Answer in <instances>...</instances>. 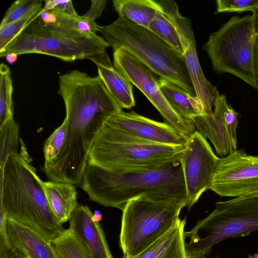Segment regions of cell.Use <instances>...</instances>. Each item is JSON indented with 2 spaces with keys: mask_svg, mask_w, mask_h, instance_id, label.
<instances>
[{
  "mask_svg": "<svg viewBox=\"0 0 258 258\" xmlns=\"http://www.w3.org/2000/svg\"><path fill=\"white\" fill-rule=\"evenodd\" d=\"M220 158L213 151L206 139L196 131L186 143L180 161L186 192L188 210L202 194L210 189Z\"/></svg>",
  "mask_w": 258,
  "mask_h": 258,
  "instance_id": "cell-12",
  "label": "cell"
},
{
  "mask_svg": "<svg viewBox=\"0 0 258 258\" xmlns=\"http://www.w3.org/2000/svg\"><path fill=\"white\" fill-rule=\"evenodd\" d=\"M13 84L8 66L0 65V126L13 117Z\"/></svg>",
  "mask_w": 258,
  "mask_h": 258,
  "instance_id": "cell-26",
  "label": "cell"
},
{
  "mask_svg": "<svg viewBox=\"0 0 258 258\" xmlns=\"http://www.w3.org/2000/svg\"><path fill=\"white\" fill-rule=\"evenodd\" d=\"M105 124L142 139L166 145H184L186 141L169 124L158 122L134 111L122 110L112 115Z\"/></svg>",
  "mask_w": 258,
  "mask_h": 258,
  "instance_id": "cell-15",
  "label": "cell"
},
{
  "mask_svg": "<svg viewBox=\"0 0 258 258\" xmlns=\"http://www.w3.org/2000/svg\"><path fill=\"white\" fill-rule=\"evenodd\" d=\"M184 145L146 141L105 124L94 141L88 163L116 174L158 169L180 162Z\"/></svg>",
  "mask_w": 258,
  "mask_h": 258,
  "instance_id": "cell-4",
  "label": "cell"
},
{
  "mask_svg": "<svg viewBox=\"0 0 258 258\" xmlns=\"http://www.w3.org/2000/svg\"><path fill=\"white\" fill-rule=\"evenodd\" d=\"M18 55L15 53H9L6 56V59L10 64H12L17 60Z\"/></svg>",
  "mask_w": 258,
  "mask_h": 258,
  "instance_id": "cell-37",
  "label": "cell"
},
{
  "mask_svg": "<svg viewBox=\"0 0 258 258\" xmlns=\"http://www.w3.org/2000/svg\"><path fill=\"white\" fill-rule=\"evenodd\" d=\"M215 14L251 11L258 7V0H217Z\"/></svg>",
  "mask_w": 258,
  "mask_h": 258,
  "instance_id": "cell-31",
  "label": "cell"
},
{
  "mask_svg": "<svg viewBox=\"0 0 258 258\" xmlns=\"http://www.w3.org/2000/svg\"><path fill=\"white\" fill-rule=\"evenodd\" d=\"M148 29L168 44L182 55L180 38L174 26L162 10L157 13L150 23Z\"/></svg>",
  "mask_w": 258,
  "mask_h": 258,
  "instance_id": "cell-25",
  "label": "cell"
},
{
  "mask_svg": "<svg viewBox=\"0 0 258 258\" xmlns=\"http://www.w3.org/2000/svg\"><path fill=\"white\" fill-rule=\"evenodd\" d=\"M258 230V197H236L216 203L215 208L199 221L191 230L185 243L187 258H201L223 240L246 236Z\"/></svg>",
  "mask_w": 258,
  "mask_h": 258,
  "instance_id": "cell-7",
  "label": "cell"
},
{
  "mask_svg": "<svg viewBox=\"0 0 258 258\" xmlns=\"http://www.w3.org/2000/svg\"><path fill=\"white\" fill-rule=\"evenodd\" d=\"M256 37L252 15L234 16L210 34L203 49L216 73L232 74L258 92L254 66Z\"/></svg>",
  "mask_w": 258,
  "mask_h": 258,
  "instance_id": "cell-8",
  "label": "cell"
},
{
  "mask_svg": "<svg viewBox=\"0 0 258 258\" xmlns=\"http://www.w3.org/2000/svg\"><path fill=\"white\" fill-rule=\"evenodd\" d=\"M46 197L55 217L62 224L69 220L71 215L79 204L77 191L74 184L66 182L43 181Z\"/></svg>",
  "mask_w": 258,
  "mask_h": 258,
  "instance_id": "cell-21",
  "label": "cell"
},
{
  "mask_svg": "<svg viewBox=\"0 0 258 258\" xmlns=\"http://www.w3.org/2000/svg\"><path fill=\"white\" fill-rule=\"evenodd\" d=\"M186 201L177 198L158 200L143 194L123 208L119 236L124 256L134 257L168 232L180 219Z\"/></svg>",
  "mask_w": 258,
  "mask_h": 258,
  "instance_id": "cell-6",
  "label": "cell"
},
{
  "mask_svg": "<svg viewBox=\"0 0 258 258\" xmlns=\"http://www.w3.org/2000/svg\"><path fill=\"white\" fill-rule=\"evenodd\" d=\"M160 88L172 108L181 117L191 120L195 116L203 114L197 97H192L177 85L159 78Z\"/></svg>",
  "mask_w": 258,
  "mask_h": 258,
  "instance_id": "cell-22",
  "label": "cell"
},
{
  "mask_svg": "<svg viewBox=\"0 0 258 258\" xmlns=\"http://www.w3.org/2000/svg\"><path fill=\"white\" fill-rule=\"evenodd\" d=\"M0 258H19L18 253L10 243L7 235L6 214L0 212Z\"/></svg>",
  "mask_w": 258,
  "mask_h": 258,
  "instance_id": "cell-32",
  "label": "cell"
},
{
  "mask_svg": "<svg viewBox=\"0 0 258 258\" xmlns=\"http://www.w3.org/2000/svg\"><path fill=\"white\" fill-rule=\"evenodd\" d=\"M210 189L221 197H247L258 190V156L235 150L220 158Z\"/></svg>",
  "mask_w": 258,
  "mask_h": 258,
  "instance_id": "cell-13",
  "label": "cell"
},
{
  "mask_svg": "<svg viewBox=\"0 0 258 258\" xmlns=\"http://www.w3.org/2000/svg\"><path fill=\"white\" fill-rule=\"evenodd\" d=\"M110 46L102 36L92 38L72 39L53 35L40 27L33 21L30 23L3 50L0 56L11 53L46 54L63 61L91 58L103 54Z\"/></svg>",
  "mask_w": 258,
  "mask_h": 258,
  "instance_id": "cell-9",
  "label": "cell"
},
{
  "mask_svg": "<svg viewBox=\"0 0 258 258\" xmlns=\"http://www.w3.org/2000/svg\"><path fill=\"white\" fill-rule=\"evenodd\" d=\"M7 230L20 258H56L50 242L29 227L8 218Z\"/></svg>",
  "mask_w": 258,
  "mask_h": 258,
  "instance_id": "cell-18",
  "label": "cell"
},
{
  "mask_svg": "<svg viewBox=\"0 0 258 258\" xmlns=\"http://www.w3.org/2000/svg\"><path fill=\"white\" fill-rule=\"evenodd\" d=\"M42 8V5H39L18 20L0 27V51L21 33Z\"/></svg>",
  "mask_w": 258,
  "mask_h": 258,
  "instance_id": "cell-29",
  "label": "cell"
},
{
  "mask_svg": "<svg viewBox=\"0 0 258 258\" xmlns=\"http://www.w3.org/2000/svg\"><path fill=\"white\" fill-rule=\"evenodd\" d=\"M58 94L64 103L67 121L66 140L52 168L50 180L80 185L91 147L106 120L121 111L98 75L78 70L59 77Z\"/></svg>",
  "mask_w": 258,
  "mask_h": 258,
  "instance_id": "cell-1",
  "label": "cell"
},
{
  "mask_svg": "<svg viewBox=\"0 0 258 258\" xmlns=\"http://www.w3.org/2000/svg\"><path fill=\"white\" fill-rule=\"evenodd\" d=\"M19 126V123L12 117L0 126L1 171L3 170L9 155L12 153H18Z\"/></svg>",
  "mask_w": 258,
  "mask_h": 258,
  "instance_id": "cell-28",
  "label": "cell"
},
{
  "mask_svg": "<svg viewBox=\"0 0 258 258\" xmlns=\"http://www.w3.org/2000/svg\"><path fill=\"white\" fill-rule=\"evenodd\" d=\"M112 3L119 17L147 29L157 13L162 10L157 1L113 0Z\"/></svg>",
  "mask_w": 258,
  "mask_h": 258,
  "instance_id": "cell-23",
  "label": "cell"
},
{
  "mask_svg": "<svg viewBox=\"0 0 258 258\" xmlns=\"http://www.w3.org/2000/svg\"><path fill=\"white\" fill-rule=\"evenodd\" d=\"M106 0H92L91 5L88 12L82 17L90 21L95 20L101 16L106 5Z\"/></svg>",
  "mask_w": 258,
  "mask_h": 258,
  "instance_id": "cell-34",
  "label": "cell"
},
{
  "mask_svg": "<svg viewBox=\"0 0 258 258\" xmlns=\"http://www.w3.org/2000/svg\"><path fill=\"white\" fill-rule=\"evenodd\" d=\"M113 66L136 86L160 112L165 122L173 127L187 142L196 131L192 120L179 116L164 97L159 79L151 69L122 49L113 50Z\"/></svg>",
  "mask_w": 258,
  "mask_h": 258,
  "instance_id": "cell-10",
  "label": "cell"
},
{
  "mask_svg": "<svg viewBox=\"0 0 258 258\" xmlns=\"http://www.w3.org/2000/svg\"><path fill=\"white\" fill-rule=\"evenodd\" d=\"M42 2L39 0H18L14 2L6 12L0 27L21 18L33 9L42 5Z\"/></svg>",
  "mask_w": 258,
  "mask_h": 258,
  "instance_id": "cell-30",
  "label": "cell"
},
{
  "mask_svg": "<svg viewBox=\"0 0 258 258\" xmlns=\"http://www.w3.org/2000/svg\"><path fill=\"white\" fill-rule=\"evenodd\" d=\"M214 107L212 113L195 116L191 120L196 131L208 138L216 153L224 158L236 150L238 113L228 103L224 94L216 98Z\"/></svg>",
  "mask_w": 258,
  "mask_h": 258,
  "instance_id": "cell-14",
  "label": "cell"
},
{
  "mask_svg": "<svg viewBox=\"0 0 258 258\" xmlns=\"http://www.w3.org/2000/svg\"><path fill=\"white\" fill-rule=\"evenodd\" d=\"M249 258H258V253H254L250 255H248Z\"/></svg>",
  "mask_w": 258,
  "mask_h": 258,
  "instance_id": "cell-39",
  "label": "cell"
},
{
  "mask_svg": "<svg viewBox=\"0 0 258 258\" xmlns=\"http://www.w3.org/2000/svg\"><path fill=\"white\" fill-rule=\"evenodd\" d=\"M254 66L255 73L258 83V36H257L254 50Z\"/></svg>",
  "mask_w": 258,
  "mask_h": 258,
  "instance_id": "cell-35",
  "label": "cell"
},
{
  "mask_svg": "<svg viewBox=\"0 0 258 258\" xmlns=\"http://www.w3.org/2000/svg\"><path fill=\"white\" fill-rule=\"evenodd\" d=\"M48 32L72 39L92 38L97 35L100 26L80 16H72L56 11H46L31 21Z\"/></svg>",
  "mask_w": 258,
  "mask_h": 258,
  "instance_id": "cell-17",
  "label": "cell"
},
{
  "mask_svg": "<svg viewBox=\"0 0 258 258\" xmlns=\"http://www.w3.org/2000/svg\"><path fill=\"white\" fill-rule=\"evenodd\" d=\"M70 227L94 258H113L97 218L87 206L78 204L69 219Z\"/></svg>",
  "mask_w": 258,
  "mask_h": 258,
  "instance_id": "cell-16",
  "label": "cell"
},
{
  "mask_svg": "<svg viewBox=\"0 0 258 258\" xmlns=\"http://www.w3.org/2000/svg\"><path fill=\"white\" fill-rule=\"evenodd\" d=\"M80 186L91 201L121 210L128 201L143 194L158 200H187L180 162L158 169L123 174L110 172L88 163Z\"/></svg>",
  "mask_w": 258,
  "mask_h": 258,
  "instance_id": "cell-2",
  "label": "cell"
},
{
  "mask_svg": "<svg viewBox=\"0 0 258 258\" xmlns=\"http://www.w3.org/2000/svg\"><path fill=\"white\" fill-rule=\"evenodd\" d=\"M247 197H258V190L254 191V192L252 193L250 195H249Z\"/></svg>",
  "mask_w": 258,
  "mask_h": 258,
  "instance_id": "cell-38",
  "label": "cell"
},
{
  "mask_svg": "<svg viewBox=\"0 0 258 258\" xmlns=\"http://www.w3.org/2000/svg\"><path fill=\"white\" fill-rule=\"evenodd\" d=\"M99 32L113 50H125L160 78L196 97L182 55L150 30L118 17L111 24L100 26Z\"/></svg>",
  "mask_w": 258,
  "mask_h": 258,
  "instance_id": "cell-5",
  "label": "cell"
},
{
  "mask_svg": "<svg viewBox=\"0 0 258 258\" xmlns=\"http://www.w3.org/2000/svg\"><path fill=\"white\" fill-rule=\"evenodd\" d=\"M49 242L56 258H94L70 227Z\"/></svg>",
  "mask_w": 258,
  "mask_h": 258,
  "instance_id": "cell-24",
  "label": "cell"
},
{
  "mask_svg": "<svg viewBox=\"0 0 258 258\" xmlns=\"http://www.w3.org/2000/svg\"><path fill=\"white\" fill-rule=\"evenodd\" d=\"M157 1L178 34L183 50L182 56L203 114L212 113L214 100L220 94L217 88L207 79L202 70L191 23L187 17L180 14L175 1Z\"/></svg>",
  "mask_w": 258,
  "mask_h": 258,
  "instance_id": "cell-11",
  "label": "cell"
},
{
  "mask_svg": "<svg viewBox=\"0 0 258 258\" xmlns=\"http://www.w3.org/2000/svg\"><path fill=\"white\" fill-rule=\"evenodd\" d=\"M253 26L255 34L258 36V7L252 13Z\"/></svg>",
  "mask_w": 258,
  "mask_h": 258,
  "instance_id": "cell-36",
  "label": "cell"
},
{
  "mask_svg": "<svg viewBox=\"0 0 258 258\" xmlns=\"http://www.w3.org/2000/svg\"><path fill=\"white\" fill-rule=\"evenodd\" d=\"M90 60L97 66L98 75L120 106L126 109L134 107L133 84L114 68L107 53L105 52Z\"/></svg>",
  "mask_w": 258,
  "mask_h": 258,
  "instance_id": "cell-19",
  "label": "cell"
},
{
  "mask_svg": "<svg viewBox=\"0 0 258 258\" xmlns=\"http://www.w3.org/2000/svg\"><path fill=\"white\" fill-rule=\"evenodd\" d=\"M44 6L36 15L49 11H56L72 16H79L71 0H45Z\"/></svg>",
  "mask_w": 258,
  "mask_h": 258,
  "instance_id": "cell-33",
  "label": "cell"
},
{
  "mask_svg": "<svg viewBox=\"0 0 258 258\" xmlns=\"http://www.w3.org/2000/svg\"><path fill=\"white\" fill-rule=\"evenodd\" d=\"M67 131V121L65 118L61 124L45 141L43 147L45 173L52 168L57 159L66 140Z\"/></svg>",
  "mask_w": 258,
  "mask_h": 258,
  "instance_id": "cell-27",
  "label": "cell"
},
{
  "mask_svg": "<svg viewBox=\"0 0 258 258\" xmlns=\"http://www.w3.org/2000/svg\"><path fill=\"white\" fill-rule=\"evenodd\" d=\"M201 258H205V257H201Z\"/></svg>",
  "mask_w": 258,
  "mask_h": 258,
  "instance_id": "cell-40",
  "label": "cell"
},
{
  "mask_svg": "<svg viewBox=\"0 0 258 258\" xmlns=\"http://www.w3.org/2000/svg\"><path fill=\"white\" fill-rule=\"evenodd\" d=\"M186 219H179L165 234L134 257L122 258H187L184 228Z\"/></svg>",
  "mask_w": 258,
  "mask_h": 258,
  "instance_id": "cell-20",
  "label": "cell"
},
{
  "mask_svg": "<svg viewBox=\"0 0 258 258\" xmlns=\"http://www.w3.org/2000/svg\"><path fill=\"white\" fill-rule=\"evenodd\" d=\"M0 212L35 231L48 241L64 231L48 204L36 169L18 153L8 157L1 171Z\"/></svg>",
  "mask_w": 258,
  "mask_h": 258,
  "instance_id": "cell-3",
  "label": "cell"
}]
</instances>
